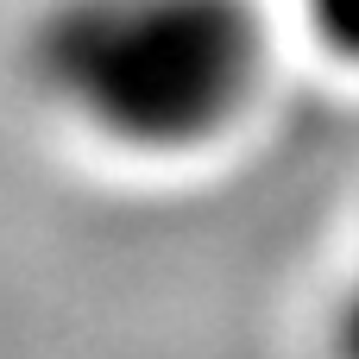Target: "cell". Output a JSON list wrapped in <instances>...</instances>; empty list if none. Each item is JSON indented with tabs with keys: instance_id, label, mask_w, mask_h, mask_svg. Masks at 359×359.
<instances>
[{
	"instance_id": "obj_1",
	"label": "cell",
	"mask_w": 359,
	"mask_h": 359,
	"mask_svg": "<svg viewBox=\"0 0 359 359\" xmlns=\"http://www.w3.org/2000/svg\"><path fill=\"white\" fill-rule=\"evenodd\" d=\"M259 0H50L32 82L88 139L183 158L227 139L265 82Z\"/></svg>"
},
{
	"instance_id": "obj_2",
	"label": "cell",
	"mask_w": 359,
	"mask_h": 359,
	"mask_svg": "<svg viewBox=\"0 0 359 359\" xmlns=\"http://www.w3.org/2000/svg\"><path fill=\"white\" fill-rule=\"evenodd\" d=\"M303 25L328 57L359 69V0H303Z\"/></svg>"
},
{
	"instance_id": "obj_3",
	"label": "cell",
	"mask_w": 359,
	"mask_h": 359,
	"mask_svg": "<svg viewBox=\"0 0 359 359\" xmlns=\"http://www.w3.org/2000/svg\"><path fill=\"white\" fill-rule=\"evenodd\" d=\"M334 359H359V278L341 297V316H334Z\"/></svg>"
}]
</instances>
